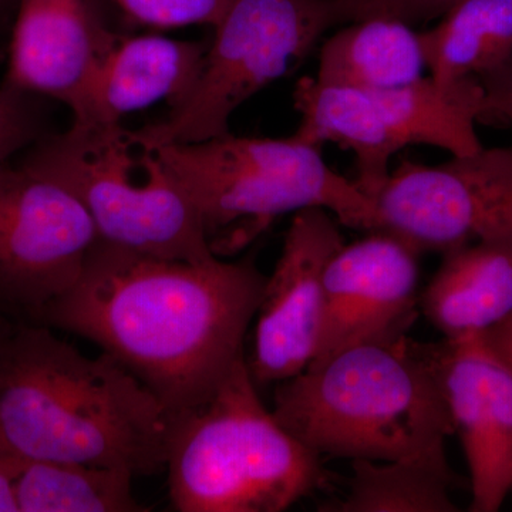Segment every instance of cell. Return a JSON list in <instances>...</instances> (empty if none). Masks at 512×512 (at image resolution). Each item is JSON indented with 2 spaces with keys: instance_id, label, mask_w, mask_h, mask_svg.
<instances>
[{
  "instance_id": "10",
  "label": "cell",
  "mask_w": 512,
  "mask_h": 512,
  "mask_svg": "<svg viewBox=\"0 0 512 512\" xmlns=\"http://www.w3.org/2000/svg\"><path fill=\"white\" fill-rule=\"evenodd\" d=\"M343 245L345 238L329 211L295 212L254 319V349L247 363L258 389L299 375L315 357L326 266Z\"/></svg>"
},
{
  "instance_id": "25",
  "label": "cell",
  "mask_w": 512,
  "mask_h": 512,
  "mask_svg": "<svg viewBox=\"0 0 512 512\" xmlns=\"http://www.w3.org/2000/svg\"><path fill=\"white\" fill-rule=\"evenodd\" d=\"M483 86L485 114L504 117L512 124V55L497 69L478 77Z\"/></svg>"
},
{
  "instance_id": "17",
  "label": "cell",
  "mask_w": 512,
  "mask_h": 512,
  "mask_svg": "<svg viewBox=\"0 0 512 512\" xmlns=\"http://www.w3.org/2000/svg\"><path fill=\"white\" fill-rule=\"evenodd\" d=\"M369 92L399 151L410 144H429L453 156H468L483 148L476 120L485 116V97L474 77L447 86L421 77L397 89Z\"/></svg>"
},
{
  "instance_id": "26",
  "label": "cell",
  "mask_w": 512,
  "mask_h": 512,
  "mask_svg": "<svg viewBox=\"0 0 512 512\" xmlns=\"http://www.w3.org/2000/svg\"><path fill=\"white\" fill-rule=\"evenodd\" d=\"M22 458L0 451V512H20L18 484Z\"/></svg>"
},
{
  "instance_id": "24",
  "label": "cell",
  "mask_w": 512,
  "mask_h": 512,
  "mask_svg": "<svg viewBox=\"0 0 512 512\" xmlns=\"http://www.w3.org/2000/svg\"><path fill=\"white\" fill-rule=\"evenodd\" d=\"M350 23L373 18L396 19L407 25L441 18L458 0H338Z\"/></svg>"
},
{
  "instance_id": "21",
  "label": "cell",
  "mask_w": 512,
  "mask_h": 512,
  "mask_svg": "<svg viewBox=\"0 0 512 512\" xmlns=\"http://www.w3.org/2000/svg\"><path fill=\"white\" fill-rule=\"evenodd\" d=\"M134 478L123 468L23 460L20 512H146L134 497Z\"/></svg>"
},
{
  "instance_id": "15",
  "label": "cell",
  "mask_w": 512,
  "mask_h": 512,
  "mask_svg": "<svg viewBox=\"0 0 512 512\" xmlns=\"http://www.w3.org/2000/svg\"><path fill=\"white\" fill-rule=\"evenodd\" d=\"M420 313L446 339L485 333L512 315V238L444 252L420 292Z\"/></svg>"
},
{
  "instance_id": "8",
  "label": "cell",
  "mask_w": 512,
  "mask_h": 512,
  "mask_svg": "<svg viewBox=\"0 0 512 512\" xmlns=\"http://www.w3.org/2000/svg\"><path fill=\"white\" fill-rule=\"evenodd\" d=\"M97 239L66 188L20 163L0 164V315L39 323L79 282Z\"/></svg>"
},
{
  "instance_id": "5",
  "label": "cell",
  "mask_w": 512,
  "mask_h": 512,
  "mask_svg": "<svg viewBox=\"0 0 512 512\" xmlns=\"http://www.w3.org/2000/svg\"><path fill=\"white\" fill-rule=\"evenodd\" d=\"M19 163L73 194L103 241L175 261L217 256L183 187L121 123H73L30 146Z\"/></svg>"
},
{
  "instance_id": "13",
  "label": "cell",
  "mask_w": 512,
  "mask_h": 512,
  "mask_svg": "<svg viewBox=\"0 0 512 512\" xmlns=\"http://www.w3.org/2000/svg\"><path fill=\"white\" fill-rule=\"evenodd\" d=\"M109 0H18L3 82L83 119L96 74L121 30Z\"/></svg>"
},
{
  "instance_id": "3",
  "label": "cell",
  "mask_w": 512,
  "mask_h": 512,
  "mask_svg": "<svg viewBox=\"0 0 512 512\" xmlns=\"http://www.w3.org/2000/svg\"><path fill=\"white\" fill-rule=\"evenodd\" d=\"M276 420L320 457L396 461L446 453L454 429L431 343H360L276 384Z\"/></svg>"
},
{
  "instance_id": "2",
  "label": "cell",
  "mask_w": 512,
  "mask_h": 512,
  "mask_svg": "<svg viewBox=\"0 0 512 512\" xmlns=\"http://www.w3.org/2000/svg\"><path fill=\"white\" fill-rule=\"evenodd\" d=\"M171 419L101 352L89 356L43 323L0 315V451L33 461L165 470Z\"/></svg>"
},
{
  "instance_id": "7",
  "label": "cell",
  "mask_w": 512,
  "mask_h": 512,
  "mask_svg": "<svg viewBox=\"0 0 512 512\" xmlns=\"http://www.w3.org/2000/svg\"><path fill=\"white\" fill-rule=\"evenodd\" d=\"M349 23L338 0H234L190 96L134 137L156 150L225 136L239 106L305 59L328 30Z\"/></svg>"
},
{
  "instance_id": "28",
  "label": "cell",
  "mask_w": 512,
  "mask_h": 512,
  "mask_svg": "<svg viewBox=\"0 0 512 512\" xmlns=\"http://www.w3.org/2000/svg\"><path fill=\"white\" fill-rule=\"evenodd\" d=\"M16 6H18V0H0V60L5 59L8 53Z\"/></svg>"
},
{
  "instance_id": "6",
  "label": "cell",
  "mask_w": 512,
  "mask_h": 512,
  "mask_svg": "<svg viewBox=\"0 0 512 512\" xmlns=\"http://www.w3.org/2000/svg\"><path fill=\"white\" fill-rule=\"evenodd\" d=\"M156 151L194 204L210 244L234 225H241L242 241H248L279 215L315 207L346 227L369 232L380 228L376 201L328 167L319 147L293 136L228 133Z\"/></svg>"
},
{
  "instance_id": "16",
  "label": "cell",
  "mask_w": 512,
  "mask_h": 512,
  "mask_svg": "<svg viewBox=\"0 0 512 512\" xmlns=\"http://www.w3.org/2000/svg\"><path fill=\"white\" fill-rule=\"evenodd\" d=\"M293 97L302 117L293 137L313 147L335 143L353 151L357 164L355 183L376 201L390 177V158L399 148L383 126L372 93L303 77L296 84Z\"/></svg>"
},
{
  "instance_id": "22",
  "label": "cell",
  "mask_w": 512,
  "mask_h": 512,
  "mask_svg": "<svg viewBox=\"0 0 512 512\" xmlns=\"http://www.w3.org/2000/svg\"><path fill=\"white\" fill-rule=\"evenodd\" d=\"M50 101L0 82V164L53 133Z\"/></svg>"
},
{
  "instance_id": "11",
  "label": "cell",
  "mask_w": 512,
  "mask_h": 512,
  "mask_svg": "<svg viewBox=\"0 0 512 512\" xmlns=\"http://www.w3.org/2000/svg\"><path fill=\"white\" fill-rule=\"evenodd\" d=\"M384 229L343 245L325 271V308L312 362L349 346L407 335L420 313L419 258Z\"/></svg>"
},
{
  "instance_id": "14",
  "label": "cell",
  "mask_w": 512,
  "mask_h": 512,
  "mask_svg": "<svg viewBox=\"0 0 512 512\" xmlns=\"http://www.w3.org/2000/svg\"><path fill=\"white\" fill-rule=\"evenodd\" d=\"M208 42L121 33L90 89L80 124H116L133 111L167 101L180 106L200 79Z\"/></svg>"
},
{
  "instance_id": "27",
  "label": "cell",
  "mask_w": 512,
  "mask_h": 512,
  "mask_svg": "<svg viewBox=\"0 0 512 512\" xmlns=\"http://www.w3.org/2000/svg\"><path fill=\"white\" fill-rule=\"evenodd\" d=\"M483 335L488 345L512 370V315Z\"/></svg>"
},
{
  "instance_id": "20",
  "label": "cell",
  "mask_w": 512,
  "mask_h": 512,
  "mask_svg": "<svg viewBox=\"0 0 512 512\" xmlns=\"http://www.w3.org/2000/svg\"><path fill=\"white\" fill-rule=\"evenodd\" d=\"M343 500L323 504L330 512H456L450 497L458 480L446 453L396 461L352 460Z\"/></svg>"
},
{
  "instance_id": "18",
  "label": "cell",
  "mask_w": 512,
  "mask_h": 512,
  "mask_svg": "<svg viewBox=\"0 0 512 512\" xmlns=\"http://www.w3.org/2000/svg\"><path fill=\"white\" fill-rule=\"evenodd\" d=\"M420 33L396 19L349 23L320 49V83L389 90L417 82L426 69Z\"/></svg>"
},
{
  "instance_id": "4",
  "label": "cell",
  "mask_w": 512,
  "mask_h": 512,
  "mask_svg": "<svg viewBox=\"0 0 512 512\" xmlns=\"http://www.w3.org/2000/svg\"><path fill=\"white\" fill-rule=\"evenodd\" d=\"M258 390L244 356L210 399L173 417L165 471L175 511L281 512L332 484Z\"/></svg>"
},
{
  "instance_id": "12",
  "label": "cell",
  "mask_w": 512,
  "mask_h": 512,
  "mask_svg": "<svg viewBox=\"0 0 512 512\" xmlns=\"http://www.w3.org/2000/svg\"><path fill=\"white\" fill-rule=\"evenodd\" d=\"M431 350L470 470V511H500L512 491V370L483 333L443 338Z\"/></svg>"
},
{
  "instance_id": "23",
  "label": "cell",
  "mask_w": 512,
  "mask_h": 512,
  "mask_svg": "<svg viewBox=\"0 0 512 512\" xmlns=\"http://www.w3.org/2000/svg\"><path fill=\"white\" fill-rule=\"evenodd\" d=\"M123 22L138 28L168 30L192 25L217 28L234 0H109Z\"/></svg>"
},
{
  "instance_id": "9",
  "label": "cell",
  "mask_w": 512,
  "mask_h": 512,
  "mask_svg": "<svg viewBox=\"0 0 512 512\" xmlns=\"http://www.w3.org/2000/svg\"><path fill=\"white\" fill-rule=\"evenodd\" d=\"M380 228L420 252L512 238V147L434 165L404 161L376 197Z\"/></svg>"
},
{
  "instance_id": "1",
  "label": "cell",
  "mask_w": 512,
  "mask_h": 512,
  "mask_svg": "<svg viewBox=\"0 0 512 512\" xmlns=\"http://www.w3.org/2000/svg\"><path fill=\"white\" fill-rule=\"evenodd\" d=\"M265 282L252 256L175 261L99 238L39 323L99 346L173 419L210 399L245 356Z\"/></svg>"
},
{
  "instance_id": "19",
  "label": "cell",
  "mask_w": 512,
  "mask_h": 512,
  "mask_svg": "<svg viewBox=\"0 0 512 512\" xmlns=\"http://www.w3.org/2000/svg\"><path fill=\"white\" fill-rule=\"evenodd\" d=\"M420 39L437 83L478 79L512 55V0H458Z\"/></svg>"
}]
</instances>
